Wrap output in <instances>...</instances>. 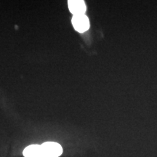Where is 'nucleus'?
<instances>
[{
	"label": "nucleus",
	"instance_id": "f03ea898",
	"mask_svg": "<svg viewBox=\"0 0 157 157\" xmlns=\"http://www.w3.org/2000/svg\"><path fill=\"white\" fill-rule=\"evenodd\" d=\"M42 146L44 149L45 157H58L62 154V146L56 142H45Z\"/></svg>",
	"mask_w": 157,
	"mask_h": 157
},
{
	"label": "nucleus",
	"instance_id": "7ed1b4c3",
	"mask_svg": "<svg viewBox=\"0 0 157 157\" xmlns=\"http://www.w3.org/2000/svg\"><path fill=\"white\" fill-rule=\"evenodd\" d=\"M68 6L73 15H84L87 10V6L83 0H68Z\"/></svg>",
	"mask_w": 157,
	"mask_h": 157
},
{
	"label": "nucleus",
	"instance_id": "f257e3e1",
	"mask_svg": "<svg viewBox=\"0 0 157 157\" xmlns=\"http://www.w3.org/2000/svg\"><path fill=\"white\" fill-rule=\"evenodd\" d=\"M71 23L74 29L79 33H84L90 29V21L86 15H73Z\"/></svg>",
	"mask_w": 157,
	"mask_h": 157
},
{
	"label": "nucleus",
	"instance_id": "20e7f679",
	"mask_svg": "<svg viewBox=\"0 0 157 157\" xmlns=\"http://www.w3.org/2000/svg\"><path fill=\"white\" fill-rule=\"evenodd\" d=\"M25 157H45V151L41 145H30L27 146L23 152Z\"/></svg>",
	"mask_w": 157,
	"mask_h": 157
}]
</instances>
